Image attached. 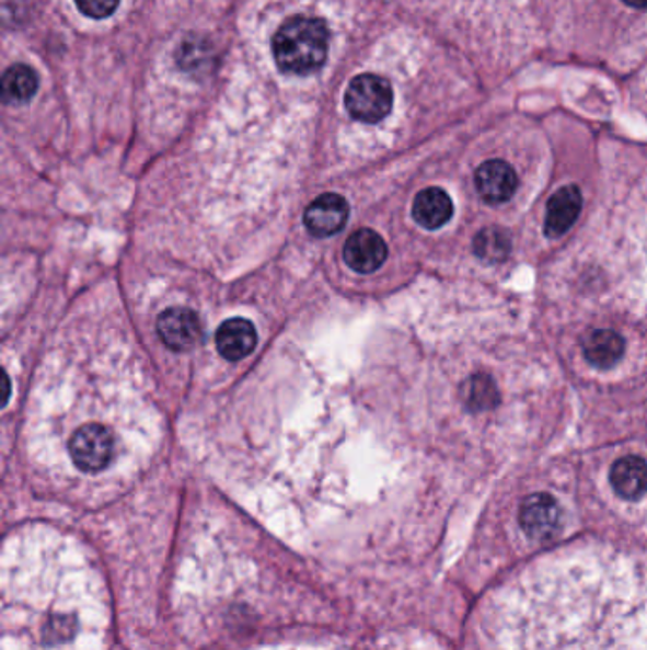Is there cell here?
Returning <instances> with one entry per match:
<instances>
[{
  "label": "cell",
  "mask_w": 647,
  "mask_h": 650,
  "mask_svg": "<svg viewBox=\"0 0 647 650\" xmlns=\"http://www.w3.org/2000/svg\"><path fill=\"white\" fill-rule=\"evenodd\" d=\"M279 69L291 75L320 71L328 52V30L317 18H291L271 41Z\"/></svg>",
  "instance_id": "obj_3"
},
{
  "label": "cell",
  "mask_w": 647,
  "mask_h": 650,
  "mask_svg": "<svg viewBox=\"0 0 647 650\" xmlns=\"http://www.w3.org/2000/svg\"><path fill=\"white\" fill-rule=\"evenodd\" d=\"M584 354L598 369H610L625 354V339L612 329H597L585 339Z\"/></svg>",
  "instance_id": "obj_15"
},
{
  "label": "cell",
  "mask_w": 647,
  "mask_h": 650,
  "mask_svg": "<svg viewBox=\"0 0 647 650\" xmlns=\"http://www.w3.org/2000/svg\"><path fill=\"white\" fill-rule=\"evenodd\" d=\"M388 246L377 230L359 229L344 243V261L351 271L370 274L384 265Z\"/></svg>",
  "instance_id": "obj_9"
},
{
  "label": "cell",
  "mask_w": 647,
  "mask_h": 650,
  "mask_svg": "<svg viewBox=\"0 0 647 650\" xmlns=\"http://www.w3.org/2000/svg\"><path fill=\"white\" fill-rule=\"evenodd\" d=\"M610 481L625 501H640L647 493V463L642 457H623L612 466Z\"/></svg>",
  "instance_id": "obj_13"
},
{
  "label": "cell",
  "mask_w": 647,
  "mask_h": 650,
  "mask_svg": "<svg viewBox=\"0 0 647 650\" xmlns=\"http://www.w3.org/2000/svg\"><path fill=\"white\" fill-rule=\"evenodd\" d=\"M463 398H465L467 408L473 409V411H483V409H490L496 406L498 390H496V385L488 377L477 375L463 386Z\"/></svg>",
  "instance_id": "obj_18"
},
{
  "label": "cell",
  "mask_w": 647,
  "mask_h": 650,
  "mask_svg": "<svg viewBox=\"0 0 647 650\" xmlns=\"http://www.w3.org/2000/svg\"><path fill=\"white\" fill-rule=\"evenodd\" d=\"M475 186L483 201L488 204H504L517 191L519 178L504 160H488L475 173Z\"/></svg>",
  "instance_id": "obj_10"
},
{
  "label": "cell",
  "mask_w": 647,
  "mask_h": 650,
  "mask_svg": "<svg viewBox=\"0 0 647 650\" xmlns=\"http://www.w3.org/2000/svg\"><path fill=\"white\" fill-rule=\"evenodd\" d=\"M4 650H105L108 605L97 569L56 533H27L2 558Z\"/></svg>",
  "instance_id": "obj_2"
},
{
  "label": "cell",
  "mask_w": 647,
  "mask_h": 650,
  "mask_svg": "<svg viewBox=\"0 0 647 650\" xmlns=\"http://www.w3.org/2000/svg\"><path fill=\"white\" fill-rule=\"evenodd\" d=\"M452 214H454L452 201H450L449 194L444 193L439 186L424 189L414 198V219L424 229H441L442 225H447L450 221Z\"/></svg>",
  "instance_id": "obj_14"
},
{
  "label": "cell",
  "mask_w": 647,
  "mask_h": 650,
  "mask_svg": "<svg viewBox=\"0 0 647 650\" xmlns=\"http://www.w3.org/2000/svg\"><path fill=\"white\" fill-rule=\"evenodd\" d=\"M623 2L633 8H647V0H623Z\"/></svg>",
  "instance_id": "obj_21"
},
{
  "label": "cell",
  "mask_w": 647,
  "mask_h": 650,
  "mask_svg": "<svg viewBox=\"0 0 647 650\" xmlns=\"http://www.w3.org/2000/svg\"><path fill=\"white\" fill-rule=\"evenodd\" d=\"M349 206L344 196L325 193L317 196L304 212L308 232L317 238H328L340 232L348 223Z\"/></svg>",
  "instance_id": "obj_8"
},
{
  "label": "cell",
  "mask_w": 647,
  "mask_h": 650,
  "mask_svg": "<svg viewBox=\"0 0 647 650\" xmlns=\"http://www.w3.org/2000/svg\"><path fill=\"white\" fill-rule=\"evenodd\" d=\"M484 650H647V574L615 558L555 559L492 601Z\"/></svg>",
  "instance_id": "obj_1"
},
{
  "label": "cell",
  "mask_w": 647,
  "mask_h": 650,
  "mask_svg": "<svg viewBox=\"0 0 647 650\" xmlns=\"http://www.w3.org/2000/svg\"><path fill=\"white\" fill-rule=\"evenodd\" d=\"M217 351L228 362H240L255 351L258 343L255 326L245 318H230L222 322L215 335Z\"/></svg>",
  "instance_id": "obj_12"
},
{
  "label": "cell",
  "mask_w": 647,
  "mask_h": 650,
  "mask_svg": "<svg viewBox=\"0 0 647 650\" xmlns=\"http://www.w3.org/2000/svg\"><path fill=\"white\" fill-rule=\"evenodd\" d=\"M256 650H331V649H317V647H266V649Z\"/></svg>",
  "instance_id": "obj_20"
},
{
  "label": "cell",
  "mask_w": 647,
  "mask_h": 650,
  "mask_svg": "<svg viewBox=\"0 0 647 650\" xmlns=\"http://www.w3.org/2000/svg\"><path fill=\"white\" fill-rule=\"evenodd\" d=\"M157 329L165 346L175 352L193 349L201 335L198 315L190 308H167L158 316Z\"/></svg>",
  "instance_id": "obj_7"
},
{
  "label": "cell",
  "mask_w": 647,
  "mask_h": 650,
  "mask_svg": "<svg viewBox=\"0 0 647 650\" xmlns=\"http://www.w3.org/2000/svg\"><path fill=\"white\" fill-rule=\"evenodd\" d=\"M69 453L80 472H103L113 460V432L103 424H85L71 437Z\"/></svg>",
  "instance_id": "obj_5"
},
{
  "label": "cell",
  "mask_w": 647,
  "mask_h": 650,
  "mask_svg": "<svg viewBox=\"0 0 647 650\" xmlns=\"http://www.w3.org/2000/svg\"><path fill=\"white\" fill-rule=\"evenodd\" d=\"M473 248H475L478 258L486 261V263H498V261H504L509 255L511 240H509L506 230L498 229V227H488V229L481 230L475 237Z\"/></svg>",
  "instance_id": "obj_17"
},
{
  "label": "cell",
  "mask_w": 647,
  "mask_h": 650,
  "mask_svg": "<svg viewBox=\"0 0 647 650\" xmlns=\"http://www.w3.org/2000/svg\"><path fill=\"white\" fill-rule=\"evenodd\" d=\"M38 90V77L27 65H12L2 79V98L7 103L22 105L35 98Z\"/></svg>",
  "instance_id": "obj_16"
},
{
  "label": "cell",
  "mask_w": 647,
  "mask_h": 650,
  "mask_svg": "<svg viewBox=\"0 0 647 650\" xmlns=\"http://www.w3.org/2000/svg\"><path fill=\"white\" fill-rule=\"evenodd\" d=\"M519 520L522 529L530 538L547 540L561 529L563 510L551 494H530L520 506Z\"/></svg>",
  "instance_id": "obj_6"
},
{
  "label": "cell",
  "mask_w": 647,
  "mask_h": 650,
  "mask_svg": "<svg viewBox=\"0 0 647 650\" xmlns=\"http://www.w3.org/2000/svg\"><path fill=\"white\" fill-rule=\"evenodd\" d=\"M118 4H120V0H77L80 12L90 15L93 20L108 18L118 8Z\"/></svg>",
  "instance_id": "obj_19"
},
{
  "label": "cell",
  "mask_w": 647,
  "mask_h": 650,
  "mask_svg": "<svg viewBox=\"0 0 647 650\" xmlns=\"http://www.w3.org/2000/svg\"><path fill=\"white\" fill-rule=\"evenodd\" d=\"M346 109L356 121L377 124L393 107L392 84L377 75H359L346 90Z\"/></svg>",
  "instance_id": "obj_4"
},
{
  "label": "cell",
  "mask_w": 647,
  "mask_h": 650,
  "mask_svg": "<svg viewBox=\"0 0 647 650\" xmlns=\"http://www.w3.org/2000/svg\"><path fill=\"white\" fill-rule=\"evenodd\" d=\"M584 207V194L577 185H566L558 189L547 204L545 214V235L548 238L563 237L571 229Z\"/></svg>",
  "instance_id": "obj_11"
}]
</instances>
